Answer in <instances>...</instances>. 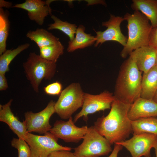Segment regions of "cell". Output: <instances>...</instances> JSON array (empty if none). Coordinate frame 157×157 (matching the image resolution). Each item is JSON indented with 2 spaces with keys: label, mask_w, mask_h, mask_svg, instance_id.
Returning <instances> with one entry per match:
<instances>
[{
  "label": "cell",
  "mask_w": 157,
  "mask_h": 157,
  "mask_svg": "<svg viewBox=\"0 0 157 157\" xmlns=\"http://www.w3.org/2000/svg\"><path fill=\"white\" fill-rule=\"evenodd\" d=\"M131 105L115 99L108 115L94 122L96 130L111 144L126 140L132 132L131 121L128 116Z\"/></svg>",
  "instance_id": "obj_1"
},
{
  "label": "cell",
  "mask_w": 157,
  "mask_h": 157,
  "mask_svg": "<svg viewBox=\"0 0 157 157\" xmlns=\"http://www.w3.org/2000/svg\"><path fill=\"white\" fill-rule=\"evenodd\" d=\"M141 72L130 57L122 65L115 85L116 99L131 104L140 97Z\"/></svg>",
  "instance_id": "obj_2"
},
{
  "label": "cell",
  "mask_w": 157,
  "mask_h": 157,
  "mask_svg": "<svg viewBox=\"0 0 157 157\" xmlns=\"http://www.w3.org/2000/svg\"><path fill=\"white\" fill-rule=\"evenodd\" d=\"M124 18L127 22L128 36L121 56L125 58L135 49L149 45L153 28L147 18L139 11L126 13Z\"/></svg>",
  "instance_id": "obj_3"
},
{
  "label": "cell",
  "mask_w": 157,
  "mask_h": 157,
  "mask_svg": "<svg viewBox=\"0 0 157 157\" xmlns=\"http://www.w3.org/2000/svg\"><path fill=\"white\" fill-rule=\"evenodd\" d=\"M23 66L27 78L33 90L38 93L42 80H50L54 76L56 64L43 58L35 52H31Z\"/></svg>",
  "instance_id": "obj_4"
},
{
  "label": "cell",
  "mask_w": 157,
  "mask_h": 157,
  "mask_svg": "<svg viewBox=\"0 0 157 157\" xmlns=\"http://www.w3.org/2000/svg\"><path fill=\"white\" fill-rule=\"evenodd\" d=\"M85 93L79 83L70 84L63 90L55 102V113L62 119H69L78 109L82 107Z\"/></svg>",
  "instance_id": "obj_5"
},
{
  "label": "cell",
  "mask_w": 157,
  "mask_h": 157,
  "mask_svg": "<svg viewBox=\"0 0 157 157\" xmlns=\"http://www.w3.org/2000/svg\"><path fill=\"white\" fill-rule=\"evenodd\" d=\"M82 143L74 149L76 157H99L113 151L111 144L95 129L94 126L88 127Z\"/></svg>",
  "instance_id": "obj_6"
},
{
  "label": "cell",
  "mask_w": 157,
  "mask_h": 157,
  "mask_svg": "<svg viewBox=\"0 0 157 157\" xmlns=\"http://www.w3.org/2000/svg\"><path fill=\"white\" fill-rule=\"evenodd\" d=\"M58 138L49 131L43 135L30 133L26 134L25 140L31 150V157H48L52 152L59 150L70 151L72 148L58 143Z\"/></svg>",
  "instance_id": "obj_7"
},
{
  "label": "cell",
  "mask_w": 157,
  "mask_h": 157,
  "mask_svg": "<svg viewBox=\"0 0 157 157\" xmlns=\"http://www.w3.org/2000/svg\"><path fill=\"white\" fill-rule=\"evenodd\" d=\"M115 99L114 95L108 91L97 95L85 93L82 109L75 115L74 122L82 117L87 120L89 114L110 109L111 104Z\"/></svg>",
  "instance_id": "obj_8"
},
{
  "label": "cell",
  "mask_w": 157,
  "mask_h": 157,
  "mask_svg": "<svg viewBox=\"0 0 157 157\" xmlns=\"http://www.w3.org/2000/svg\"><path fill=\"white\" fill-rule=\"evenodd\" d=\"M55 102L51 100L43 110L38 113L30 111L25 113L24 121L28 133L35 132L44 134L49 131L52 126L49 120L51 116L55 113Z\"/></svg>",
  "instance_id": "obj_9"
},
{
  "label": "cell",
  "mask_w": 157,
  "mask_h": 157,
  "mask_svg": "<svg viewBox=\"0 0 157 157\" xmlns=\"http://www.w3.org/2000/svg\"><path fill=\"white\" fill-rule=\"evenodd\" d=\"M157 142V135L150 133L133 135L130 139L115 144L124 147L132 157H151L150 151Z\"/></svg>",
  "instance_id": "obj_10"
},
{
  "label": "cell",
  "mask_w": 157,
  "mask_h": 157,
  "mask_svg": "<svg viewBox=\"0 0 157 157\" xmlns=\"http://www.w3.org/2000/svg\"><path fill=\"white\" fill-rule=\"evenodd\" d=\"M88 128L86 126H76L72 117L67 121L56 120L49 131L65 142L77 143L83 139Z\"/></svg>",
  "instance_id": "obj_11"
},
{
  "label": "cell",
  "mask_w": 157,
  "mask_h": 157,
  "mask_svg": "<svg viewBox=\"0 0 157 157\" xmlns=\"http://www.w3.org/2000/svg\"><path fill=\"white\" fill-rule=\"evenodd\" d=\"M124 20L122 17L111 15L108 21L102 23V26L107 27V29L103 31H95L96 41L94 46L97 47L106 41H114L124 47L127 38L122 33L120 27L121 23Z\"/></svg>",
  "instance_id": "obj_12"
},
{
  "label": "cell",
  "mask_w": 157,
  "mask_h": 157,
  "mask_svg": "<svg viewBox=\"0 0 157 157\" xmlns=\"http://www.w3.org/2000/svg\"><path fill=\"white\" fill-rule=\"evenodd\" d=\"M52 0H26L25 2L14 5L12 8L22 9L28 12L29 19L40 26L44 23L45 18L51 15V9L50 5Z\"/></svg>",
  "instance_id": "obj_13"
},
{
  "label": "cell",
  "mask_w": 157,
  "mask_h": 157,
  "mask_svg": "<svg viewBox=\"0 0 157 157\" xmlns=\"http://www.w3.org/2000/svg\"><path fill=\"white\" fill-rule=\"evenodd\" d=\"M13 100L10 99L3 105H0V121L5 123L18 137L25 140L28 133L24 120L21 122L12 112L10 106Z\"/></svg>",
  "instance_id": "obj_14"
},
{
  "label": "cell",
  "mask_w": 157,
  "mask_h": 157,
  "mask_svg": "<svg viewBox=\"0 0 157 157\" xmlns=\"http://www.w3.org/2000/svg\"><path fill=\"white\" fill-rule=\"evenodd\" d=\"M130 55L139 70L143 73L156 65L157 50L149 45L135 49Z\"/></svg>",
  "instance_id": "obj_15"
},
{
  "label": "cell",
  "mask_w": 157,
  "mask_h": 157,
  "mask_svg": "<svg viewBox=\"0 0 157 157\" xmlns=\"http://www.w3.org/2000/svg\"><path fill=\"white\" fill-rule=\"evenodd\" d=\"M128 116L131 121L141 118L156 117L157 103L153 99L140 97L131 104Z\"/></svg>",
  "instance_id": "obj_16"
},
{
  "label": "cell",
  "mask_w": 157,
  "mask_h": 157,
  "mask_svg": "<svg viewBox=\"0 0 157 157\" xmlns=\"http://www.w3.org/2000/svg\"><path fill=\"white\" fill-rule=\"evenodd\" d=\"M157 90V65L146 73L142 76L140 97L153 99Z\"/></svg>",
  "instance_id": "obj_17"
},
{
  "label": "cell",
  "mask_w": 157,
  "mask_h": 157,
  "mask_svg": "<svg viewBox=\"0 0 157 157\" xmlns=\"http://www.w3.org/2000/svg\"><path fill=\"white\" fill-rule=\"evenodd\" d=\"M131 5L135 11H140L150 22L153 28L157 27V0H133Z\"/></svg>",
  "instance_id": "obj_18"
},
{
  "label": "cell",
  "mask_w": 157,
  "mask_h": 157,
  "mask_svg": "<svg viewBox=\"0 0 157 157\" xmlns=\"http://www.w3.org/2000/svg\"><path fill=\"white\" fill-rule=\"evenodd\" d=\"M85 27L80 25L77 27L75 37L68 42L67 49L69 52H72L78 49H82L91 46L95 43L96 38L90 34L85 32Z\"/></svg>",
  "instance_id": "obj_19"
},
{
  "label": "cell",
  "mask_w": 157,
  "mask_h": 157,
  "mask_svg": "<svg viewBox=\"0 0 157 157\" xmlns=\"http://www.w3.org/2000/svg\"><path fill=\"white\" fill-rule=\"evenodd\" d=\"M26 37L34 41L39 49L47 46L53 45L58 42L59 39L43 28H38L35 31H29Z\"/></svg>",
  "instance_id": "obj_20"
},
{
  "label": "cell",
  "mask_w": 157,
  "mask_h": 157,
  "mask_svg": "<svg viewBox=\"0 0 157 157\" xmlns=\"http://www.w3.org/2000/svg\"><path fill=\"white\" fill-rule=\"evenodd\" d=\"M133 135L150 133L157 135V118L154 117L144 118L131 121Z\"/></svg>",
  "instance_id": "obj_21"
},
{
  "label": "cell",
  "mask_w": 157,
  "mask_h": 157,
  "mask_svg": "<svg viewBox=\"0 0 157 157\" xmlns=\"http://www.w3.org/2000/svg\"><path fill=\"white\" fill-rule=\"evenodd\" d=\"M30 46L28 43L19 45L14 49L6 50L0 56V74H5L9 70V65L14 59Z\"/></svg>",
  "instance_id": "obj_22"
},
{
  "label": "cell",
  "mask_w": 157,
  "mask_h": 157,
  "mask_svg": "<svg viewBox=\"0 0 157 157\" xmlns=\"http://www.w3.org/2000/svg\"><path fill=\"white\" fill-rule=\"evenodd\" d=\"M9 13L0 8V55L7 49L6 41L10 28V22L8 19Z\"/></svg>",
  "instance_id": "obj_23"
},
{
  "label": "cell",
  "mask_w": 157,
  "mask_h": 157,
  "mask_svg": "<svg viewBox=\"0 0 157 157\" xmlns=\"http://www.w3.org/2000/svg\"><path fill=\"white\" fill-rule=\"evenodd\" d=\"M51 18L53 20L54 23L48 25V30H59L67 35L70 41L74 39L77 28L76 24L62 21L53 15H51Z\"/></svg>",
  "instance_id": "obj_24"
},
{
  "label": "cell",
  "mask_w": 157,
  "mask_h": 157,
  "mask_svg": "<svg viewBox=\"0 0 157 157\" xmlns=\"http://www.w3.org/2000/svg\"><path fill=\"white\" fill-rule=\"evenodd\" d=\"M64 46L59 41L56 44L40 49V56L48 61L56 63L64 53Z\"/></svg>",
  "instance_id": "obj_25"
},
{
  "label": "cell",
  "mask_w": 157,
  "mask_h": 157,
  "mask_svg": "<svg viewBox=\"0 0 157 157\" xmlns=\"http://www.w3.org/2000/svg\"><path fill=\"white\" fill-rule=\"evenodd\" d=\"M11 144L17 150L18 157H31L30 147L25 140L14 138L11 142Z\"/></svg>",
  "instance_id": "obj_26"
},
{
  "label": "cell",
  "mask_w": 157,
  "mask_h": 157,
  "mask_svg": "<svg viewBox=\"0 0 157 157\" xmlns=\"http://www.w3.org/2000/svg\"><path fill=\"white\" fill-rule=\"evenodd\" d=\"M62 85L58 81L50 83L44 88L45 93L51 96H59L62 91Z\"/></svg>",
  "instance_id": "obj_27"
},
{
  "label": "cell",
  "mask_w": 157,
  "mask_h": 157,
  "mask_svg": "<svg viewBox=\"0 0 157 157\" xmlns=\"http://www.w3.org/2000/svg\"><path fill=\"white\" fill-rule=\"evenodd\" d=\"M48 157H76L74 153L70 151L59 150L51 153Z\"/></svg>",
  "instance_id": "obj_28"
},
{
  "label": "cell",
  "mask_w": 157,
  "mask_h": 157,
  "mask_svg": "<svg viewBox=\"0 0 157 157\" xmlns=\"http://www.w3.org/2000/svg\"><path fill=\"white\" fill-rule=\"evenodd\" d=\"M149 45L154 47L157 50V27L152 28Z\"/></svg>",
  "instance_id": "obj_29"
},
{
  "label": "cell",
  "mask_w": 157,
  "mask_h": 157,
  "mask_svg": "<svg viewBox=\"0 0 157 157\" xmlns=\"http://www.w3.org/2000/svg\"><path fill=\"white\" fill-rule=\"evenodd\" d=\"M8 87V84L5 74H0V90H5Z\"/></svg>",
  "instance_id": "obj_30"
},
{
  "label": "cell",
  "mask_w": 157,
  "mask_h": 157,
  "mask_svg": "<svg viewBox=\"0 0 157 157\" xmlns=\"http://www.w3.org/2000/svg\"><path fill=\"white\" fill-rule=\"evenodd\" d=\"M115 144L113 149L108 157H117L119 152L122 149L123 147L122 145L118 144Z\"/></svg>",
  "instance_id": "obj_31"
},
{
  "label": "cell",
  "mask_w": 157,
  "mask_h": 157,
  "mask_svg": "<svg viewBox=\"0 0 157 157\" xmlns=\"http://www.w3.org/2000/svg\"><path fill=\"white\" fill-rule=\"evenodd\" d=\"M13 6V3L11 2L6 1L4 0H0V8L4 7L8 8H12Z\"/></svg>",
  "instance_id": "obj_32"
},
{
  "label": "cell",
  "mask_w": 157,
  "mask_h": 157,
  "mask_svg": "<svg viewBox=\"0 0 157 157\" xmlns=\"http://www.w3.org/2000/svg\"><path fill=\"white\" fill-rule=\"evenodd\" d=\"M153 99L157 103V90L155 94Z\"/></svg>",
  "instance_id": "obj_33"
},
{
  "label": "cell",
  "mask_w": 157,
  "mask_h": 157,
  "mask_svg": "<svg viewBox=\"0 0 157 157\" xmlns=\"http://www.w3.org/2000/svg\"><path fill=\"white\" fill-rule=\"evenodd\" d=\"M154 149H155L156 156V157H157V142L156 145L154 147Z\"/></svg>",
  "instance_id": "obj_34"
},
{
  "label": "cell",
  "mask_w": 157,
  "mask_h": 157,
  "mask_svg": "<svg viewBox=\"0 0 157 157\" xmlns=\"http://www.w3.org/2000/svg\"><path fill=\"white\" fill-rule=\"evenodd\" d=\"M156 65H157V57H156Z\"/></svg>",
  "instance_id": "obj_35"
},
{
  "label": "cell",
  "mask_w": 157,
  "mask_h": 157,
  "mask_svg": "<svg viewBox=\"0 0 157 157\" xmlns=\"http://www.w3.org/2000/svg\"><path fill=\"white\" fill-rule=\"evenodd\" d=\"M129 157L128 156H126V157Z\"/></svg>",
  "instance_id": "obj_36"
}]
</instances>
